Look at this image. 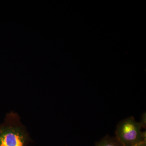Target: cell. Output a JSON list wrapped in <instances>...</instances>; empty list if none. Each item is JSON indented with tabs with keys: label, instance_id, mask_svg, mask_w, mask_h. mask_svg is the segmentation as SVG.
<instances>
[{
	"label": "cell",
	"instance_id": "3",
	"mask_svg": "<svg viewBox=\"0 0 146 146\" xmlns=\"http://www.w3.org/2000/svg\"><path fill=\"white\" fill-rule=\"evenodd\" d=\"M96 146H123L117 138L115 137L107 136L97 142Z\"/></svg>",
	"mask_w": 146,
	"mask_h": 146
},
{
	"label": "cell",
	"instance_id": "2",
	"mask_svg": "<svg viewBox=\"0 0 146 146\" xmlns=\"http://www.w3.org/2000/svg\"><path fill=\"white\" fill-rule=\"evenodd\" d=\"M27 138L20 126L7 122L0 125V146H26Z\"/></svg>",
	"mask_w": 146,
	"mask_h": 146
},
{
	"label": "cell",
	"instance_id": "5",
	"mask_svg": "<svg viewBox=\"0 0 146 146\" xmlns=\"http://www.w3.org/2000/svg\"><path fill=\"white\" fill-rule=\"evenodd\" d=\"M135 146H146V142H145V143H142L139 144V145Z\"/></svg>",
	"mask_w": 146,
	"mask_h": 146
},
{
	"label": "cell",
	"instance_id": "1",
	"mask_svg": "<svg viewBox=\"0 0 146 146\" xmlns=\"http://www.w3.org/2000/svg\"><path fill=\"white\" fill-rule=\"evenodd\" d=\"M133 117L120 121L117 127L116 137L123 146H135L146 142V132Z\"/></svg>",
	"mask_w": 146,
	"mask_h": 146
},
{
	"label": "cell",
	"instance_id": "4",
	"mask_svg": "<svg viewBox=\"0 0 146 146\" xmlns=\"http://www.w3.org/2000/svg\"><path fill=\"white\" fill-rule=\"evenodd\" d=\"M146 113H144V114H143V115H142V117H141V122H140L141 125H142V127H143V128H146Z\"/></svg>",
	"mask_w": 146,
	"mask_h": 146
}]
</instances>
